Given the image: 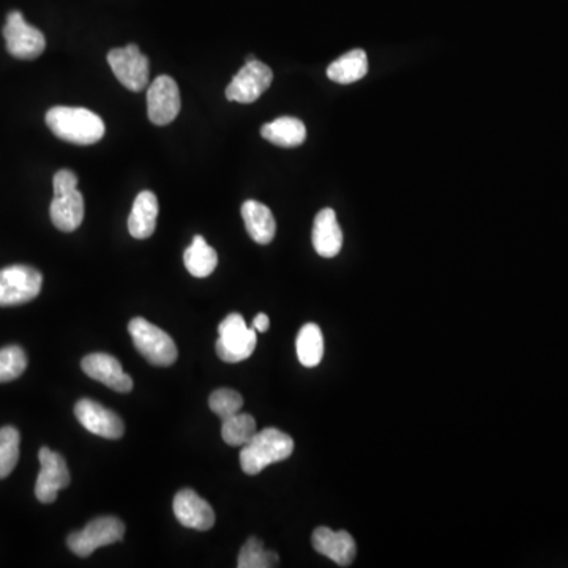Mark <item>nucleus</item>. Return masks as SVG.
<instances>
[{
  "label": "nucleus",
  "mask_w": 568,
  "mask_h": 568,
  "mask_svg": "<svg viewBox=\"0 0 568 568\" xmlns=\"http://www.w3.org/2000/svg\"><path fill=\"white\" fill-rule=\"evenodd\" d=\"M46 124L62 141L92 146L105 136V122L86 108L56 106L46 114Z\"/></svg>",
  "instance_id": "obj_1"
},
{
  "label": "nucleus",
  "mask_w": 568,
  "mask_h": 568,
  "mask_svg": "<svg viewBox=\"0 0 568 568\" xmlns=\"http://www.w3.org/2000/svg\"><path fill=\"white\" fill-rule=\"evenodd\" d=\"M292 452L294 441L289 434L277 428L256 431L240 450V468L247 475H258L270 464L288 460Z\"/></svg>",
  "instance_id": "obj_2"
},
{
  "label": "nucleus",
  "mask_w": 568,
  "mask_h": 568,
  "mask_svg": "<svg viewBox=\"0 0 568 568\" xmlns=\"http://www.w3.org/2000/svg\"><path fill=\"white\" fill-rule=\"evenodd\" d=\"M128 332L133 338L135 348L150 365L171 367L172 363L176 362L179 355L176 343L165 330L154 326L147 319L135 318L128 324Z\"/></svg>",
  "instance_id": "obj_3"
},
{
  "label": "nucleus",
  "mask_w": 568,
  "mask_h": 568,
  "mask_svg": "<svg viewBox=\"0 0 568 568\" xmlns=\"http://www.w3.org/2000/svg\"><path fill=\"white\" fill-rule=\"evenodd\" d=\"M218 338L215 349L223 362L239 363L253 355L258 343V335L253 327H248L242 314L232 313L221 321L218 327Z\"/></svg>",
  "instance_id": "obj_4"
},
{
  "label": "nucleus",
  "mask_w": 568,
  "mask_h": 568,
  "mask_svg": "<svg viewBox=\"0 0 568 568\" xmlns=\"http://www.w3.org/2000/svg\"><path fill=\"white\" fill-rule=\"evenodd\" d=\"M125 524L116 516H100L87 523L81 532L68 535V548L79 557H89L101 546L114 545L124 540Z\"/></svg>",
  "instance_id": "obj_5"
},
{
  "label": "nucleus",
  "mask_w": 568,
  "mask_h": 568,
  "mask_svg": "<svg viewBox=\"0 0 568 568\" xmlns=\"http://www.w3.org/2000/svg\"><path fill=\"white\" fill-rule=\"evenodd\" d=\"M42 284V273L34 267H5L0 270V307H16L37 299Z\"/></svg>",
  "instance_id": "obj_6"
},
{
  "label": "nucleus",
  "mask_w": 568,
  "mask_h": 568,
  "mask_svg": "<svg viewBox=\"0 0 568 568\" xmlns=\"http://www.w3.org/2000/svg\"><path fill=\"white\" fill-rule=\"evenodd\" d=\"M108 64L122 86L131 92H141L149 86V59L136 45L111 49Z\"/></svg>",
  "instance_id": "obj_7"
},
{
  "label": "nucleus",
  "mask_w": 568,
  "mask_h": 568,
  "mask_svg": "<svg viewBox=\"0 0 568 568\" xmlns=\"http://www.w3.org/2000/svg\"><path fill=\"white\" fill-rule=\"evenodd\" d=\"M4 38L8 53L16 59H37L46 48L45 35L37 27L27 24L21 12H12L7 16Z\"/></svg>",
  "instance_id": "obj_8"
},
{
  "label": "nucleus",
  "mask_w": 568,
  "mask_h": 568,
  "mask_svg": "<svg viewBox=\"0 0 568 568\" xmlns=\"http://www.w3.org/2000/svg\"><path fill=\"white\" fill-rule=\"evenodd\" d=\"M272 81V70L258 59L251 60L240 68L231 84L226 87V98L242 105H250L269 89Z\"/></svg>",
  "instance_id": "obj_9"
},
{
  "label": "nucleus",
  "mask_w": 568,
  "mask_h": 568,
  "mask_svg": "<svg viewBox=\"0 0 568 568\" xmlns=\"http://www.w3.org/2000/svg\"><path fill=\"white\" fill-rule=\"evenodd\" d=\"M38 460L42 464L37 483H35V496L42 504H53L60 490L70 485L71 477L64 456L53 452L48 447H42L38 453Z\"/></svg>",
  "instance_id": "obj_10"
},
{
  "label": "nucleus",
  "mask_w": 568,
  "mask_h": 568,
  "mask_svg": "<svg viewBox=\"0 0 568 568\" xmlns=\"http://www.w3.org/2000/svg\"><path fill=\"white\" fill-rule=\"evenodd\" d=\"M179 86L171 76H158L147 90V114L152 124L168 125L180 113Z\"/></svg>",
  "instance_id": "obj_11"
},
{
  "label": "nucleus",
  "mask_w": 568,
  "mask_h": 568,
  "mask_svg": "<svg viewBox=\"0 0 568 568\" xmlns=\"http://www.w3.org/2000/svg\"><path fill=\"white\" fill-rule=\"evenodd\" d=\"M76 419L90 433L105 439H120L124 436V420L116 412L103 408L97 401L83 398L75 406Z\"/></svg>",
  "instance_id": "obj_12"
},
{
  "label": "nucleus",
  "mask_w": 568,
  "mask_h": 568,
  "mask_svg": "<svg viewBox=\"0 0 568 568\" xmlns=\"http://www.w3.org/2000/svg\"><path fill=\"white\" fill-rule=\"evenodd\" d=\"M81 368L89 378L105 384L109 389L119 393H130L133 390V379L125 373L119 360L109 354H90L84 357Z\"/></svg>",
  "instance_id": "obj_13"
},
{
  "label": "nucleus",
  "mask_w": 568,
  "mask_h": 568,
  "mask_svg": "<svg viewBox=\"0 0 568 568\" xmlns=\"http://www.w3.org/2000/svg\"><path fill=\"white\" fill-rule=\"evenodd\" d=\"M174 515L182 526L196 529V531H209L215 524V512L212 505L204 501L196 491L182 490L174 497L172 502Z\"/></svg>",
  "instance_id": "obj_14"
},
{
  "label": "nucleus",
  "mask_w": 568,
  "mask_h": 568,
  "mask_svg": "<svg viewBox=\"0 0 568 568\" xmlns=\"http://www.w3.org/2000/svg\"><path fill=\"white\" fill-rule=\"evenodd\" d=\"M314 550L322 556L329 557L330 561L349 567L354 562L355 548L354 537L346 531H332L329 527H318L311 537Z\"/></svg>",
  "instance_id": "obj_15"
},
{
  "label": "nucleus",
  "mask_w": 568,
  "mask_h": 568,
  "mask_svg": "<svg viewBox=\"0 0 568 568\" xmlns=\"http://www.w3.org/2000/svg\"><path fill=\"white\" fill-rule=\"evenodd\" d=\"M313 247L322 258H335L343 247V232L332 209H322L314 218Z\"/></svg>",
  "instance_id": "obj_16"
},
{
  "label": "nucleus",
  "mask_w": 568,
  "mask_h": 568,
  "mask_svg": "<svg viewBox=\"0 0 568 568\" xmlns=\"http://www.w3.org/2000/svg\"><path fill=\"white\" fill-rule=\"evenodd\" d=\"M49 215L53 225L59 231L73 232L81 226L84 220V198L78 188L64 195H54Z\"/></svg>",
  "instance_id": "obj_17"
},
{
  "label": "nucleus",
  "mask_w": 568,
  "mask_h": 568,
  "mask_svg": "<svg viewBox=\"0 0 568 568\" xmlns=\"http://www.w3.org/2000/svg\"><path fill=\"white\" fill-rule=\"evenodd\" d=\"M158 199L152 191H141L136 196L128 217V231L135 239L144 240L154 236L157 229Z\"/></svg>",
  "instance_id": "obj_18"
},
{
  "label": "nucleus",
  "mask_w": 568,
  "mask_h": 568,
  "mask_svg": "<svg viewBox=\"0 0 568 568\" xmlns=\"http://www.w3.org/2000/svg\"><path fill=\"white\" fill-rule=\"evenodd\" d=\"M242 217L245 221L248 236L259 245H269L277 234V221L272 210L258 201H245L242 206Z\"/></svg>",
  "instance_id": "obj_19"
},
{
  "label": "nucleus",
  "mask_w": 568,
  "mask_h": 568,
  "mask_svg": "<svg viewBox=\"0 0 568 568\" xmlns=\"http://www.w3.org/2000/svg\"><path fill=\"white\" fill-rule=\"evenodd\" d=\"M261 135L275 146L291 149L302 146L307 138V128L296 117H278L261 128Z\"/></svg>",
  "instance_id": "obj_20"
},
{
  "label": "nucleus",
  "mask_w": 568,
  "mask_h": 568,
  "mask_svg": "<svg viewBox=\"0 0 568 568\" xmlns=\"http://www.w3.org/2000/svg\"><path fill=\"white\" fill-rule=\"evenodd\" d=\"M368 73V57L362 49H354L335 60L327 68V76L333 83L352 84L357 83Z\"/></svg>",
  "instance_id": "obj_21"
},
{
  "label": "nucleus",
  "mask_w": 568,
  "mask_h": 568,
  "mask_svg": "<svg viewBox=\"0 0 568 568\" xmlns=\"http://www.w3.org/2000/svg\"><path fill=\"white\" fill-rule=\"evenodd\" d=\"M185 267L196 278H206L217 269V251L210 247L202 236L193 237L190 247L185 250Z\"/></svg>",
  "instance_id": "obj_22"
},
{
  "label": "nucleus",
  "mask_w": 568,
  "mask_h": 568,
  "mask_svg": "<svg viewBox=\"0 0 568 568\" xmlns=\"http://www.w3.org/2000/svg\"><path fill=\"white\" fill-rule=\"evenodd\" d=\"M297 355L303 367H318L324 357V337L313 322L305 324L297 335Z\"/></svg>",
  "instance_id": "obj_23"
},
{
  "label": "nucleus",
  "mask_w": 568,
  "mask_h": 568,
  "mask_svg": "<svg viewBox=\"0 0 568 568\" xmlns=\"http://www.w3.org/2000/svg\"><path fill=\"white\" fill-rule=\"evenodd\" d=\"M255 434V417L243 414V412L231 415L223 420V425H221V438L231 447H243Z\"/></svg>",
  "instance_id": "obj_24"
},
{
  "label": "nucleus",
  "mask_w": 568,
  "mask_h": 568,
  "mask_svg": "<svg viewBox=\"0 0 568 568\" xmlns=\"http://www.w3.org/2000/svg\"><path fill=\"white\" fill-rule=\"evenodd\" d=\"M280 557L273 551L266 550L261 540L250 537L245 542L237 557V567L239 568H270L277 567Z\"/></svg>",
  "instance_id": "obj_25"
},
{
  "label": "nucleus",
  "mask_w": 568,
  "mask_h": 568,
  "mask_svg": "<svg viewBox=\"0 0 568 568\" xmlns=\"http://www.w3.org/2000/svg\"><path fill=\"white\" fill-rule=\"evenodd\" d=\"M19 442L21 436L13 426H4L0 430V480L12 474L19 460Z\"/></svg>",
  "instance_id": "obj_26"
},
{
  "label": "nucleus",
  "mask_w": 568,
  "mask_h": 568,
  "mask_svg": "<svg viewBox=\"0 0 568 568\" xmlns=\"http://www.w3.org/2000/svg\"><path fill=\"white\" fill-rule=\"evenodd\" d=\"M26 368V352L19 346L0 349V384L15 381L19 376H23Z\"/></svg>",
  "instance_id": "obj_27"
},
{
  "label": "nucleus",
  "mask_w": 568,
  "mask_h": 568,
  "mask_svg": "<svg viewBox=\"0 0 568 568\" xmlns=\"http://www.w3.org/2000/svg\"><path fill=\"white\" fill-rule=\"evenodd\" d=\"M209 406L221 420H225L240 412L243 406V398L236 390L218 389L210 395Z\"/></svg>",
  "instance_id": "obj_28"
},
{
  "label": "nucleus",
  "mask_w": 568,
  "mask_h": 568,
  "mask_svg": "<svg viewBox=\"0 0 568 568\" xmlns=\"http://www.w3.org/2000/svg\"><path fill=\"white\" fill-rule=\"evenodd\" d=\"M54 195H64L68 191L76 190L78 187V177L70 169H60L56 172L53 180Z\"/></svg>",
  "instance_id": "obj_29"
},
{
  "label": "nucleus",
  "mask_w": 568,
  "mask_h": 568,
  "mask_svg": "<svg viewBox=\"0 0 568 568\" xmlns=\"http://www.w3.org/2000/svg\"><path fill=\"white\" fill-rule=\"evenodd\" d=\"M270 327V319L269 316H267V314L264 313H259L258 316H256L255 321H253V329L256 330V332H267V330H269Z\"/></svg>",
  "instance_id": "obj_30"
}]
</instances>
